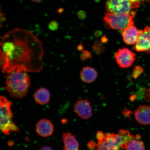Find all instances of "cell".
Instances as JSON below:
<instances>
[{
	"label": "cell",
	"instance_id": "1",
	"mask_svg": "<svg viewBox=\"0 0 150 150\" xmlns=\"http://www.w3.org/2000/svg\"><path fill=\"white\" fill-rule=\"evenodd\" d=\"M0 52V65L3 73L17 69L38 73L44 67L42 42L27 30L16 28L5 33L1 39Z\"/></svg>",
	"mask_w": 150,
	"mask_h": 150
},
{
	"label": "cell",
	"instance_id": "2",
	"mask_svg": "<svg viewBox=\"0 0 150 150\" xmlns=\"http://www.w3.org/2000/svg\"><path fill=\"white\" fill-rule=\"evenodd\" d=\"M28 72L23 69H17L6 74L4 88L13 98L21 100L27 95L31 83Z\"/></svg>",
	"mask_w": 150,
	"mask_h": 150
},
{
	"label": "cell",
	"instance_id": "3",
	"mask_svg": "<svg viewBox=\"0 0 150 150\" xmlns=\"http://www.w3.org/2000/svg\"><path fill=\"white\" fill-rule=\"evenodd\" d=\"M12 103L6 97L1 96L0 97L1 110V129L5 135H9L13 132H18L19 128L12 121Z\"/></svg>",
	"mask_w": 150,
	"mask_h": 150
},
{
	"label": "cell",
	"instance_id": "4",
	"mask_svg": "<svg viewBox=\"0 0 150 150\" xmlns=\"http://www.w3.org/2000/svg\"><path fill=\"white\" fill-rule=\"evenodd\" d=\"M136 12L132 11L130 13L114 14L106 12L103 20L109 28L123 31L130 26L134 25L133 18Z\"/></svg>",
	"mask_w": 150,
	"mask_h": 150
},
{
	"label": "cell",
	"instance_id": "5",
	"mask_svg": "<svg viewBox=\"0 0 150 150\" xmlns=\"http://www.w3.org/2000/svg\"><path fill=\"white\" fill-rule=\"evenodd\" d=\"M102 141L98 142L95 150H120L124 149L128 143L127 139L121 133L118 134L106 133Z\"/></svg>",
	"mask_w": 150,
	"mask_h": 150
},
{
	"label": "cell",
	"instance_id": "6",
	"mask_svg": "<svg viewBox=\"0 0 150 150\" xmlns=\"http://www.w3.org/2000/svg\"><path fill=\"white\" fill-rule=\"evenodd\" d=\"M140 5L130 0H107L106 8L107 12L114 14L130 13Z\"/></svg>",
	"mask_w": 150,
	"mask_h": 150
},
{
	"label": "cell",
	"instance_id": "7",
	"mask_svg": "<svg viewBox=\"0 0 150 150\" xmlns=\"http://www.w3.org/2000/svg\"><path fill=\"white\" fill-rule=\"evenodd\" d=\"M136 55L129 49H120L116 53L115 58L118 65L122 68H127L132 65L136 60Z\"/></svg>",
	"mask_w": 150,
	"mask_h": 150
},
{
	"label": "cell",
	"instance_id": "8",
	"mask_svg": "<svg viewBox=\"0 0 150 150\" xmlns=\"http://www.w3.org/2000/svg\"><path fill=\"white\" fill-rule=\"evenodd\" d=\"M139 37L134 46L138 52H145L150 53V27H146L144 30H139Z\"/></svg>",
	"mask_w": 150,
	"mask_h": 150
},
{
	"label": "cell",
	"instance_id": "9",
	"mask_svg": "<svg viewBox=\"0 0 150 150\" xmlns=\"http://www.w3.org/2000/svg\"><path fill=\"white\" fill-rule=\"evenodd\" d=\"M75 112L82 119H87L91 117L92 110L90 103L87 100H81L77 102L74 106Z\"/></svg>",
	"mask_w": 150,
	"mask_h": 150
},
{
	"label": "cell",
	"instance_id": "10",
	"mask_svg": "<svg viewBox=\"0 0 150 150\" xmlns=\"http://www.w3.org/2000/svg\"><path fill=\"white\" fill-rule=\"evenodd\" d=\"M54 129L52 122L45 119H41L38 122L35 127L37 134L44 137L52 136L54 132Z\"/></svg>",
	"mask_w": 150,
	"mask_h": 150
},
{
	"label": "cell",
	"instance_id": "11",
	"mask_svg": "<svg viewBox=\"0 0 150 150\" xmlns=\"http://www.w3.org/2000/svg\"><path fill=\"white\" fill-rule=\"evenodd\" d=\"M121 35L125 44L134 45L136 44L139 38V30L134 25L131 26L124 30Z\"/></svg>",
	"mask_w": 150,
	"mask_h": 150
},
{
	"label": "cell",
	"instance_id": "12",
	"mask_svg": "<svg viewBox=\"0 0 150 150\" xmlns=\"http://www.w3.org/2000/svg\"><path fill=\"white\" fill-rule=\"evenodd\" d=\"M135 119L141 124L146 125L150 124V106H140L134 112Z\"/></svg>",
	"mask_w": 150,
	"mask_h": 150
},
{
	"label": "cell",
	"instance_id": "13",
	"mask_svg": "<svg viewBox=\"0 0 150 150\" xmlns=\"http://www.w3.org/2000/svg\"><path fill=\"white\" fill-rule=\"evenodd\" d=\"M62 140L64 150H79V144L76 137L70 132L63 133Z\"/></svg>",
	"mask_w": 150,
	"mask_h": 150
},
{
	"label": "cell",
	"instance_id": "14",
	"mask_svg": "<svg viewBox=\"0 0 150 150\" xmlns=\"http://www.w3.org/2000/svg\"><path fill=\"white\" fill-rule=\"evenodd\" d=\"M98 74L95 69L93 67L86 66L82 69L80 73V77L84 83H92L96 79Z\"/></svg>",
	"mask_w": 150,
	"mask_h": 150
},
{
	"label": "cell",
	"instance_id": "15",
	"mask_svg": "<svg viewBox=\"0 0 150 150\" xmlns=\"http://www.w3.org/2000/svg\"><path fill=\"white\" fill-rule=\"evenodd\" d=\"M33 97L35 102L37 104L45 105L50 102V94L48 89L45 88H41L35 92Z\"/></svg>",
	"mask_w": 150,
	"mask_h": 150
},
{
	"label": "cell",
	"instance_id": "16",
	"mask_svg": "<svg viewBox=\"0 0 150 150\" xmlns=\"http://www.w3.org/2000/svg\"><path fill=\"white\" fill-rule=\"evenodd\" d=\"M125 150H145L144 142L135 137L131 140L125 146Z\"/></svg>",
	"mask_w": 150,
	"mask_h": 150
},
{
	"label": "cell",
	"instance_id": "17",
	"mask_svg": "<svg viewBox=\"0 0 150 150\" xmlns=\"http://www.w3.org/2000/svg\"><path fill=\"white\" fill-rule=\"evenodd\" d=\"M92 48L94 52L97 55H100L105 50L103 43L99 40L96 41L94 43Z\"/></svg>",
	"mask_w": 150,
	"mask_h": 150
},
{
	"label": "cell",
	"instance_id": "18",
	"mask_svg": "<svg viewBox=\"0 0 150 150\" xmlns=\"http://www.w3.org/2000/svg\"><path fill=\"white\" fill-rule=\"evenodd\" d=\"M144 71V69L143 67L139 66H136L133 71L132 76L135 79H136L143 73Z\"/></svg>",
	"mask_w": 150,
	"mask_h": 150
},
{
	"label": "cell",
	"instance_id": "19",
	"mask_svg": "<svg viewBox=\"0 0 150 150\" xmlns=\"http://www.w3.org/2000/svg\"><path fill=\"white\" fill-rule=\"evenodd\" d=\"M48 27L51 30H55L59 28V24L55 21H52L49 24Z\"/></svg>",
	"mask_w": 150,
	"mask_h": 150
},
{
	"label": "cell",
	"instance_id": "20",
	"mask_svg": "<svg viewBox=\"0 0 150 150\" xmlns=\"http://www.w3.org/2000/svg\"><path fill=\"white\" fill-rule=\"evenodd\" d=\"M105 134L101 132L100 131H98L97 132L96 134V137L98 142L102 141L105 138Z\"/></svg>",
	"mask_w": 150,
	"mask_h": 150
},
{
	"label": "cell",
	"instance_id": "21",
	"mask_svg": "<svg viewBox=\"0 0 150 150\" xmlns=\"http://www.w3.org/2000/svg\"><path fill=\"white\" fill-rule=\"evenodd\" d=\"M144 97L146 101L150 102V88L145 91Z\"/></svg>",
	"mask_w": 150,
	"mask_h": 150
},
{
	"label": "cell",
	"instance_id": "22",
	"mask_svg": "<svg viewBox=\"0 0 150 150\" xmlns=\"http://www.w3.org/2000/svg\"><path fill=\"white\" fill-rule=\"evenodd\" d=\"M144 93H145V91H144L143 89L139 90L136 93V97L138 99H142L144 96Z\"/></svg>",
	"mask_w": 150,
	"mask_h": 150
},
{
	"label": "cell",
	"instance_id": "23",
	"mask_svg": "<svg viewBox=\"0 0 150 150\" xmlns=\"http://www.w3.org/2000/svg\"><path fill=\"white\" fill-rule=\"evenodd\" d=\"M88 148L89 149H94L96 147V145L95 143L93 141H90L87 144Z\"/></svg>",
	"mask_w": 150,
	"mask_h": 150
},
{
	"label": "cell",
	"instance_id": "24",
	"mask_svg": "<svg viewBox=\"0 0 150 150\" xmlns=\"http://www.w3.org/2000/svg\"><path fill=\"white\" fill-rule=\"evenodd\" d=\"M82 54L86 58L88 59H91V55L90 52L87 50H84L82 52Z\"/></svg>",
	"mask_w": 150,
	"mask_h": 150
},
{
	"label": "cell",
	"instance_id": "25",
	"mask_svg": "<svg viewBox=\"0 0 150 150\" xmlns=\"http://www.w3.org/2000/svg\"><path fill=\"white\" fill-rule=\"evenodd\" d=\"M130 1L134 2L139 4H141L144 3L145 1L149 2L150 1V0H130Z\"/></svg>",
	"mask_w": 150,
	"mask_h": 150
},
{
	"label": "cell",
	"instance_id": "26",
	"mask_svg": "<svg viewBox=\"0 0 150 150\" xmlns=\"http://www.w3.org/2000/svg\"><path fill=\"white\" fill-rule=\"evenodd\" d=\"M108 39L107 38L106 36H103L101 38V42H102L103 44H105L108 42Z\"/></svg>",
	"mask_w": 150,
	"mask_h": 150
},
{
	"label": "cell",
	"instance_id": "27",
	"mask_svg": "<svg viewBox=\"0 0 150 150\" xmlns=\"http://www.w3.org/2000/svg\"><path fill=\"white\" fill-rule=\"evenodd\" d=\"M39 150H53V149L50 146H45L41 148Z\"/></svg>",
	"mask_w": 150,
	"mask_h": 150
},
{
	"label": "cell",
	"instance_id": "28",
	"mask_svg": "<svg viewBox=\"0 0 150 150\" xmlns=\"http://www.w3.org/2000/svg\"><path fill=\"white\" fill-rule=\"evenodd\" d=\"M78 49L79 51H82L83 50V47L82 44L79 45L78 46Z\"/></svg>",
	"mask_w": 150,
	"mask_h": 150
},
{
	"label": "cell",
	"instance_id": "29",
	"mask_svg": "<svg viewBox=\"0 0 150 150\" xmlns=\"http://www.w3.org/2000/svg\"><path fill=\"white\" fill-rule=\"evenodd\" d=\"M101 35H102V33L100 31H97L95 33V37H100Z\"/></svg>",
	"mask_w": 150,
	"mask_h": 150
},
{
	"label": "cell",
	"instance_id": "30",
	"mask_svg": "<svg viewBox=\"0 0 150 150\" xmlns=\"http://www.w3.org/2000/svg\"><path fill=\"white\" fill-rule=\"evenodd\" d=\"M136 98V95H131L130 97V100L131 101H134L135 100Z\"/></svg>",
	"mask_w": 150,
	"mask_h": 150
},
{
	"label": "cell",
	"instance_id": "31",
	"mask_svg": "<svg viewBox=\"0 0 150 150\" xmlns=\"http://www.w3.org/2000/svg\"><path fill=\"white\" fill-rule=\"evenodd\" d=\"M31 1L34 3H39L42 1V0H31Z\"/></svg>",
	"mask_w": 150,
	"mask_h": 150
}]
</instances>
